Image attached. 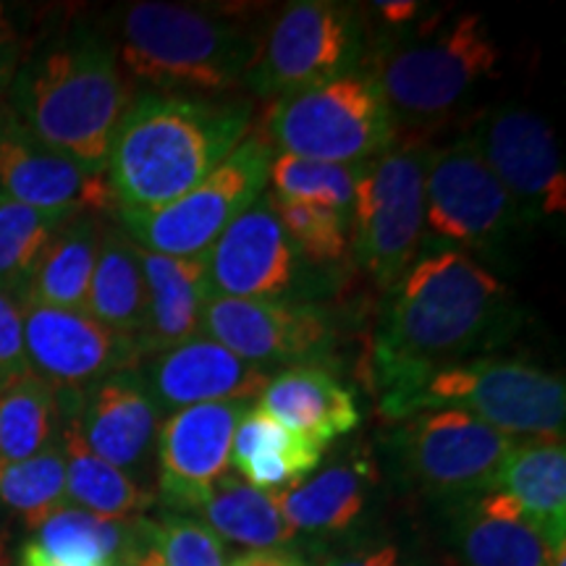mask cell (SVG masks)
<instances>
[{
    "label": "cell",
    "instance_id": "8",
    "mask_svg": "<svg viewBox=\"0 0 566 566\" xmlns=\"http://www.w3.org/2000/svg\"><path fill=\"white\" fill-rule=\"evenodd\" d=\"M273 150L263 137H244L221 166L179 200L150 210L122 208V223L139 250L166 258H200L263 195Z\"/></svg>",
    "mask_w": 566,
    "mask_h": 566
},
{
    "label": "cell",
    "instance_id": "19",
    "mask_svg": "<svg viewBox=\"0 0 566 566\" xmlns=\"http://www.w3.org/2000/svg\"><path fill=\"white\" fill-rule=\"evenodd\" d=\"M0 195L55 218L116 208L108 174L48 150L13 124L0 129Z\"/></svg>",
    "mask_w": 566,
    "mask_h": 566
},
{
    "label": "cell",
    "instance_id": "35",
    "mask_svg": "<svg viewBox=\"0 0 566 566\" xmlns=\"http://www.w3.org/2000/svg\"><path fill=\"white\" fill-rule=\"evenodd\" d=\"M268 200H271L283 231L292 239L294 250H300L310 263L325 265L344 258L346 247H349V237H346L349 223H346L344 212L321 208V205L289 202L275 195Z\"/></svg>",
    "mask_w": 566,
    "mask_h": 566
},
{
    "label": "cell",
    "instance_id": "2",
    "mask_svg": "<svg viewBox=\"0 0 566 566\" xmlns=\"http://www.w3.org/2000/svg\"><path fill=\"white\" fill-rule=\"evenodd\" d=\"M247 126V103L163 92L132 101L105 163L116 205L150 210L179 200L237 150Z\"/></svg>",
    "mask_w": 566,
    "mask_h": 566
},
{
    "label": "cell",
    "instance_id": "13",
    "mask_svg": "<svg viewBox=\"0 0 566 566\" xmlns=\"http://www.w3.org/2000/svg\"><path fill=\"white\" fill-rule=\"evenodd\" d=\"M480 158L512 197L522 223L562 218L566 176L551 126L520 105L488 111L470 134Z\"/></svg>",
    "mask_w": 566,
    "mask_h": 566
},
{
    "label": "cell",
    "instance_id": "29",
    "mask_svg": "<svg viewBox=\"0 0 566 566\" xmlns=\"http://www.w3.org/2000/svg\"><path fill=\"white\" fill-rule=\"evenodd\" d=\"M273 499L294 533L336 535L365 512L367 472L357 464H334Z\"/></svg>",
    "mask_w": 566,
    "mask_h": 566
},
{
    "label": "cell",
    "instance_id": "23",
    "mask_svg": "<svg viewBox=\"0 0 566 566\" xmlns=\"http://www.w3.org/2000/svg\"><path fill=\"white\" fill-rule=\"evenodd\" d=\"M258 407L323 449L334 438L352 433L363 420L349 388L310 365H294L268 380Z\"/></svg>",
    "mask_w": 566,
    "mask_h": 566
},
{
    "label": "cell",
    "instance_id": "44",
    "mask_svg": "<svg viewBox=\"0 0 566 566\" xmlns=\"http://www.w3.org/2000/svg\"><path fill=\"white\" fill-rule=\"evenodd\" d=\"M129 566H166V564H163V558H160L158 551H155L150 543H147V546L142 548L137 556H134V562Z\"/></svg>",
    "mask_w": 566,
    "mask_h": 566
},
{
    "label": "cell",
    "instance_id": "30",
    "mask_svg": "<svg viewBox=\"0 0 566 566\" xmlns=\"http://www.w3.org/2000/svg\"><path fill=\"white\" fill-rule=\"evenodd\" d=\"M197 512L218 537L252 551H279L296 537L273 493L258 491L233 475L218 480Z\"/></svg>",
    "mask_w": 566,
    "mask_h": 566
},
{
    "label": "cell",
    "instance_id": "15",
    "mask_svg": "<svg viewBox=\"0 0 566 566\" xmlns=\"http://www.w3.org/2000/svg\"><path fill=\"white\" fill-rule=\"evenodd\" d=\"M250 401L187 407L171 415L158 433V499L174 514L202 506L212 485L231 467L233 430Z\"/></svg>",
    "mask_w": 566,
    "mask_h": 566
},
{
    "label": "cell",
    "instance_id": "26",
    "mask_svg": "<svg viewBox=\"0 0 566 566\" xmlns=\"http://www.w3.org/2000/svg\"><path fill=\"white\" fill-rule=\"evenodd\" d=\"M103 233L97 216H76L63 221L42 250L19 296L45 307L84 313Z\"/></svg>",
    "mask_w": 566,
    "mask_h": 566
},
{
    "label": "cell",
    "instance_id": "43",
    "mask_svg": "<svg viewBox=\"0 0 566 566\" xmlns=\"http://www.w3.org/2000/svg\"><path fill=\"white\" fill-rule=\"evenodd\" d=\"M0 566H13L11 530H9V525H3V522H0Z\"/></svg>",
    "mask_w": 566,
    "mask_h": 566
},
{
    "label": "cell",
    "instance_id": "41",
    "mask_svg": "<svg viewBox=\"0 0 566 566\" xmlns=\"http://www.w3.org/2000/svg\"><path fill=\"white\" fill-rule=\"evenodd\" d=\"M229 566H307L300 556L289 554V551H247L237 556Z\"/></svg>",
    "mask_w": 566,
    "mask_h": 566
},
{
    "label": "cell",
    "instance_id": "3",
    "mask_svg": "<svg viewBox=\"0 0 566 566\" xmlns=\"http://www.w3.org/2000/svg\"><path fill=\"white\" fill-rule=\"evenodd\" d=\"M13 90L17 126L27 137L92 171H105L132 87L108 42L74 34L19 69Z\"/></svg>",
    "mask_w": 566,
    "mask_h": 566
},
{
    "label": "cell",
    "instance_id": "9",
    "mask_svg": "<svg viewBox=\"0 0 566 566\" xmlns=\"http://www.w3.org/2000/svg\"><path fill=\"white\" fill-rule=\"evenodd\" d=\"M365 51L363 17L336 0L286 6L260 40L247 84L258 95L286 97L357 69Z\"/></svg>",
    "mask_w": 566,
    "mask_h": 566
},
{
    "label": "cell",
    "instance_id": "24",
    "mask_svg": "<svg viewBox=\"0 0 566 566\" xmlns=\"http://www.w3.org/2000/svg\"><path fill=\"white\" fill-rule=\"evenodd\" d=\"M493 491L506 493L541 533L548 551L566 546V449L564 438L514 443Z\"/></svg>",
    "mask_w": 566,
    "mask_h": 566
},
{
    "label": "cell",
    "instance_id": "1",
    "mask_svg": "<svg viewBox=\"0 0 566 566\" xmlns=\"http://www.w3.org/2000/svg\"><path fill=\"white\" fill-rule=\"evenodd\" d=\"M514 328L509 289L470 254L441 250L415 260L391 289L375 342V375L388 417L401 420L407 401L472 352Z\"/></svg>",
    "mask_w": 566,
    "mask_h": 566
},
{
    "label": "cell",
    "instance_id": "18",
    "mask_svg": "<svg viewBox=\"0 0 566 566\" xmlns=\"http://www.w3.org/2000/svg\"><path fill=\"white\" fill-rule=\"evenodd\" d=\"M210 296L275 300L292 286L296 250L271 200H258L200 254Z\"/></svg>",
    "mask_w": 566,
    "mask_h": 566
},
{
    "label": "cell",
    "instance_id": "22",
    "mask_svg": "<svg viewBox=\"0 0 566 566\" xmlns=\"http://www.w3.org/2000/svg\"><path fill=\"white\" fill-rule=\"evenodd\" d=\"M150 543L147 516L103 520L80 506H63L19 551L21 566H129Z\"/></svg>",
    "mask_w": 566,
    "mask_h": 566
},
{
    "label": "cell",
    "instance_id": "31",
    "mask_svg": "<svg viewBox=\"0 0 566 566\" xmlns=\"http://www.w3.org/2000/svg\"><path fill=\"white\" fill-rule=\"evenodd\" d=\"M61 394L32 370L0 386V467L24 462L59 441Z\"/></svg>",
    "mask_w": 566,
    "mask_h": 566
},
{
    "label": "cell",
    "instance_id": "28",
    "mask_svg": "<svg viewBox=\"0 0 566 566\" xmlns=\"http://www.w3.org/2000/svg\"><path fill=\"white\" fill-rule=\"evenodd\" d=\"M63 417L66 420L61 428V446L66 454V499L103 520L132 522L145 516L155 504V493L134 483L124 470L92 454L74 420L66 412Z\"/></svg>",
    "mask_w": 566,
    "mask_h": 566
},
{
    "label": "cell",
    "instance_id": "12",
    "mask_svg": "<svg viewBox=\"0 0 566 566\" xmlns=\"http://www.w3.org/2000/svg\"><path fill=\"white\" fill-rule=\"evenodd\" d=\"M520 223L512 197L470 137L430 153L424 168L422 237L462 250H493Z\"/></svg>",
    "mask_w": 566,
    "mask_h": 566
},
{
    "label": "cell",
    "instance_id": "5",
    "mask_svg": "<svg viewBox=\"0 0 566 566\" xmlns=\"http://www.w3.org/2000/svg\"><path fill=\"white\" fill-rule=\"evenodd\" d=\"M501 51L483 17L457 13L422 24L412 38L386 42L370 71L396 124H433L446 118L480 84L493 80Z\"/></svg>",
    "mask_w": 566,
    "mask_h": 566
},
{
    "label": "cell",
    "instance_id": "10",
    "mask_svg": "<svg viewBox=\"0 0 566 566\" xmlns=\"http://www.w3.org/2000/svg\"><path fill=\"white\" fill-rule=\"evenodd\" d=\"M512 449V438L475 415L449 407L409 415L394 436L401 475L454 504L493 491Z\"/></svg>",
    "mask_w": 566,
    "mask_h": 566
},
{
    "label": "cell",
    "instance_id": "37",
    "mask_svg": "<svg viewBox=\"0 0 566 566\" xmlns=\"http://www.w3.org/2000/svg\"><path fill=\"white\" fill-rule=\"evenodd\" d=\"M147 537L166 566H226V548L202 520L168 512L163 520H147Z\"/></svg>",
    "mask_w": 566,
    "mask_h": 566
},
{
    "label": "cell",
    "instance_id": "11",
    "mask_svg": "<svg viewBox=\"0 0 566 566\" xmlns=\"http://www.w3.org/2000/svg\"><path fill=\"white\" fill-rule=\"evenodd\" d=\"M428 150L405 145L370 160L354 195V252L365 273L394 289L422 244Z\"/></svg>",
    "mask_w": 566,
    "mask_h": 566
},
{
    "label": "cell",
    "instance_id": "39",
    "mask_svg": "<svg viewBox=\"0 0 566 566\" xmlns=\"http://www.w3.org/2000/svg\"><path fill=\"white\" fill-rule=\"evenodd\" d=\"M21 69V34L6 11V6H0V95L6 90H11L13 80H17Z\"/></svg>",
    "mask_w": 566,
    "mask_h": 566
},
{
    "label": "cell",
    "instance_id": "20",
    "mask_svg": "<svg viewBox=\"0 0 566 566\" xmlns=\"http://www.w3.org/2000/svg\"><path fill=\"white\" fill-rule=\"evenodd\" d=\"M139 378L155 405L174 409L250 401L263 394L271 380L260 367L202 336L150 354Z\"/></svg>",
    "mask_w": 566,
    "mask_h": 566
},
{
    "label": "cell",
    "instance_id": "42",
    "mask_svg": "<svg viewBox=\"0 0 566 566\" xmlns=\"http://www.w3.org/2000/svg\"><path fill=\"white\" fill-rule=\"evenodd\" d=\"M373 9H378L380 17L391 27H407L420 13V3H412V0H388V3H375Z\"/></svg>",
    "mask_w": 566,
    "mask_h": 566
},
{
    "label": "cell",
    "instance_id": "21",
    "mask_svg": "<svg viewBox=\"0 0 566 566\" xmlns=\"http://www.w3.org/2000/svg\"><path fill=\"white\" fill-rule=\"evenodd\" d=\"M459 566H548V546L501 491L457 501L449 530Z\"/></svg>",
    "mask_w": 566,
    "mask_h": 566
},
{
    "label": "cell",
    "instance_id": "36",
    "mask_svg": "<svg viewBox=\"0 0 566 566\" xmlns=\"http://www.w3.org/2000/svg\"><path fill=\"white\" fill-rule=\"evenodd\" d=\"M254 457H286L302 464L307 472H313L323 459V446L289 430L265 409L250 407L233 430L231 467L239 470Z\"/></svg>",
    "mask_w": 566,
    "mask_h": 566
},
{
    "label": "cell",
    "instance_id": "14",
    "mask_svg": "<svg viewBox=\"0 0 566 566\" xmlns=\"http://www.w3.org/2000/svg\"><path fill=\"white\" fill-rule=\"evenodd\" d=\"M19 300L27 363L55 391L82 394L139 363V346L113 334L92 315L45 307L24 296Z\"/></svg>",
    "mask_w": 566,
    "mask_h": 566
},
{
    "label": "cell",
    "instance_id": "34",
    "mask_svg": "<svg viewBox=\"0 0 566 566\" xmlns=\"http://www.w3.org/2000/svg\"><path fill=\"white\" fill-rule=\"evenodd\" d=\"M69 218L32 210L0 195V289L24 292L42 250Z\"/></svg>",
    "mask_w": 566,
    "mask_h": 566
},
{
    "label": "cell",
    "instance_id": "38",
    "mask_svg": "<svg viewBox=\"0 0 566 566\" xmlns=\"http://www.w3.org/2000/svg\"><path fill=\"white\" fill-rule=\"evenodd\" d=\"M30 373L24 349V321L19 294L0 289V386Z\"/></svg>",
    "mask_w": 566,
    "mask_h": 566
},
{
    "label": "cell",
    "instance_id": "17",
    "mask_svg": "<svg viewBox=\"0 0 566 566\" xmlns=\"http://www.w3.org/2000/svg\"><path fill=\"white\" fill-rule=\"evenodd\" d=\"M61 407L92 454L129 472H145L158 449L160 409L139 373L122 370L87 391H59Z\"/></svg>",
    "mask_w": 566,
    "mask_h": 566
},
{
    "label": "cell",
    "instance_id": "16",
    "mask_svg": "<svg viewBox=\"0 0 566 566\" xmlns=\"http://www.w3.org/2000/svg\"><path fill=\"white\" fill-rule=\"evenodd\" d=\"M200 334L244 363L271 367L315 357L328 344L331 325L321 310L304 304L210 296Z\"/></svg>",
    "mask_w": 566,
    "mask_h": 566
},
{
    "label": "cell",
    "instance_id": "6",
    "mask_svg": "<svg viewBox=\"0 0 566 566\" xmlns=\"http://www.w3.org/2000/svg\"><path fill=\"white\" fill-rule=\"evenodd\" d=\"M268 134L281 153L323 163H370L391 150L396 118L367 71L279 97Z\"/></svg>",
    "mask_w": 566,
    "mask_h": 566
},
{
    "label": "cell",
    "instance_id": "32",
    "mask_svg": "<svg viewBox=\"0 0 566 566\" xmlns=\"http://www.w3.org/2000/svg\"><path fill=\"white\" fill-rule=\"evenodd\" d=\"M0 504L19 514L30 530L66 506V454L61 441L24 462L0 467Z\"/></svg>",
    "mask_w": 566,
    "mask_h": 566
},
{
    "label": "cell",
    "instance_id": "27",
    "mask_svg": "<svg viewBox=\"0 0 566 566\" xmlns=\"http://www.w3.org/2000/svg\"><path fill=\"white\" fill-rule=\"evenodd\" d=\"M84 313L139 346L147 323V286L139 247L126 233H103Z\"/></svg>",
    "mask_w": 566,
    "mask_h": 566
},
{
    "label": "cell",
    "instance_id": "25",
    "mask_svg": "<svg viewBox=\"0 0 566 566\" xmlns=\"http://www.w3.org/2000/svg\"><path fill=\"white\" fill-rule=\"evenodd\" d=\"M147 286V323L142 354L171 349L200 336L202 310L208 302L200 258H166L139 250Z\"/></svg>",
    "mask_w": 566,
    "mask_h": 566
},
{
    "label": "cell",
    "instance_id": "33",
    "mask_svg": "<svg viewBox=\"0 0 566 566\" xmlns=\"http://www.w3.org/2000/svg\"><path fill=\"white\" fill-rule=\"evenodd\" d=\"M367 166L370 163H323L281 153L271 160L268 181H273L275 197L281 200L346 212L354 205V195Z\"/></svg>",
    "mask_w": 566,
    "mask_h": 566
},
{
    "label": "cell",
    "instance_id": "7",
    "mask_svg": "<svg viewBox=\"0 0 566 566\" xmlns=\"http://www.w3.org/2000/svg\"><path fill=\"white\" fill-rule=\"evenodd\" d=\"M462 409L504 436L564 438L566 384L520 359H472L436 373L407 401L401 420L422 409Z\"/></svg>",
    "mask_w": 566,
    "mask_h": 566
},
{
    "label": "cell",
    "instance_id": "4",
    "mask_svg": "<svg viewBox=\"0 0 566 566\" xmlns=\"http://www.w3.org/2000/svg\"><path fill=\"white\" fill-rule=\"evenodd\" d=\"M260 38L200 6L139 0L118 13L116 61L124 76L163 95L229 92L247 80Z\"/></svg>",
    "mask_w": 566,
    "mask_h": 566
},
{
    "label": "cell",
    "instance_id": "40",
    "mask_svg": "<svg viewBox=\"0 0 566 566\" xmlns=\"http://www.w3.org/2000/svg\"><path fill=\"white\" fill-rule=\"evenodd\" d=\"M325 566H405L401 564L399 551L394 546H380L370 551H359V554H346L331 558Z\"/></svg>",
    "mask_w": 566,
    "mask_h": 566
}]
</instances>
